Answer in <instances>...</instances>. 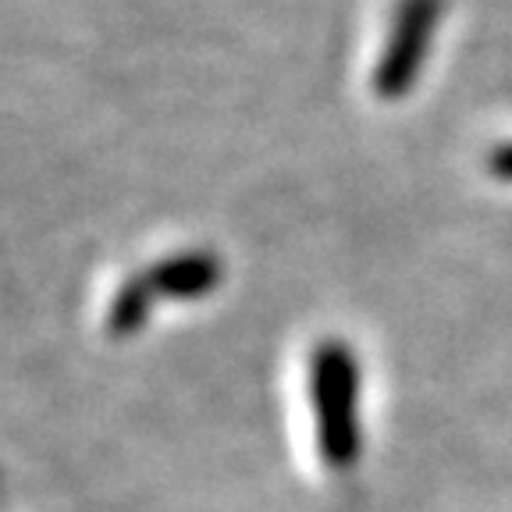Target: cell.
<instances>
[{"label": "cell", "instance_id": "1", "mask_svg": "<svg viewBox=\"0 0 512 512\" xmlns=\"http://www.w3.org/2000/svg\"><path fill=\"white\" fill-rule=\"evenodd\" d=\"M310 409L320 459L349 470L360 459V360L342 338H324L310 356Z\"/></svg>", "mask_w": 512, "mask_h": 512}, {"label": "cell", "instance_id": "2", "mask_svg": "<svg viewBox=\"0 0 512 512\" xmlns=\"http://www.w3.org/2000/svg\"><path fill=\"white\" fill-rule=\"evenodd\" d=\"M441 15H445V0H399L395 4L392 29H388V40L377 57L374 79H370L377 100L409 96L434 47Z\"/></svg>", "mask_w": 512, "mask_h": 512}, {"label": "cell", "instance_id": "3", "mask_svg": "<svg viewBox=\"0 0 512 512\" xmlns=\"http://www.w3.org/2000/svg\"><path fill=\"white\" fill-rule=\"evenodd\" d=\"M157 299H175V303H189V299L210 296L221 285V260L207 249H192V253H178L160 260L146 271Z\"/></svg>", "mask_w": 512, "mask_h": 512}, {"label": "cell", "instance_id": "4", "mask_svg": "<svg viewBox=\"0 0 512 512\" xmlns=\"http://www.w3.org/2000/svg\"><path fill=\"white\" fill-rule=\"evenodd\" d=\"M157 303V292H153L150 278L146 274H136V278H128L125 285L114 292L111 306H107V335L111 338H132L136 331L146 328V320H150V310Z\"/></svg>", "mask_w": 512, "mask_h": 512}, {"label": "cell", "instance_id": "5", "mask_svg": "<svg viewBox=\"0 0 512 512\" xmlns=\"http://www.w3.org/2000/svg\"><path fill=\"white\" fill-rule=\"evenodd\" d=\"M488 171L498 182H512V143H502L488 153Z\"/></svg>", "mask_w": 512, "mask_h": 512}]
</instances>
